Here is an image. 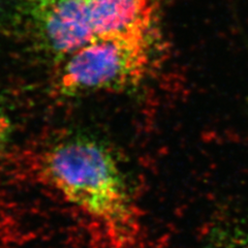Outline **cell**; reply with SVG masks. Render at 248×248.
<instances>
[{"mask_svg": "<svg viewBox=\"0 0 248 248\" xmlns=\"http://www.w3.org/2000/svg\"><path fill=\"white\" fill-rule=\"evenodd\" d=\"M44 170L67 202L98 224L112 245L135 243L139 209L118 159L106 144L85 135L62 139L46 152Z\"/></svg>", "mask_w": 248, "mask_h": 248, "instance_id": "6da1fadb", "label": "cell"}, {"mask_svg": "<svg viewBox=\"0 0 248 248\" xmlns=\"http://www.w3.org/2000/svg\"><path fill=\"white\" fill-rule=\"evenodd\" d=\"M159 0H28L33 48L55 63L96 37L157 25Z\"/></svg>", "mask_w": 248, "mask_h": 248, "instance_id": "7a4b0ae2", "label": "cell"}, {"mask_svg": "<svg viewBox=\"0 0 248 248\" xmlns=\"http://www.w3.org/2000/svg\"><path fill=\"white\" fill-rule=\"evenodd\" d=\"M158 44L157 26L96 37L58 64L55 89L77 97L136 88L155 66Z\"/></svg>", "mask_w": 248, "mask_h": 248, "instance_id": "3957f363", "label": "cell"}, {"mask_svg": "<svg viewBox=\"0 0 248 248\" xmlns=\"http://www.w3.org/2000/svg\"><path fill=\"white\" fill-rule=\"evenodd\" d=\"M13 131L12 118L5 106L0 100V153H1L10 141Z\"/></svg>", "mask_w": 248, "mask_h": 248, "instance_id": "277c9868", "label": "cell"}, {"mask_svg": "<svg viewBox=\"0 0 248 248\" xmlns=\"http://www.w3.org/2000/svg\"><path fill=\"white\" fill-rule=\"evenodd\" d=\"M215 248H248V232L244 231L232 232L221 238Z\"/></svg>", "mask_w": 248, "mask_h": 248, "instance_id": "5b68a950", "label": "cell"}]
</instances>
